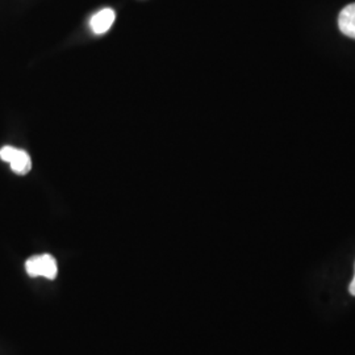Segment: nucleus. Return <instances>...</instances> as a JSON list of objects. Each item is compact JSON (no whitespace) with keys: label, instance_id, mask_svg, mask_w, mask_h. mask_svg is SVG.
Instances as JSON below:
<instances>
[{"label":"nucleus","instance_id":"nucleus-5","mask_svg":"<svg viewBox=\"0 0 355 355\" xmlns=\"http://www.w3.org/2000/svg\"><path fill=\"white\" fill-rule=\"evenodd\" d=\"M349 292H350V295L355 296V272L354 279L352 280V283H350V286H349Z\"/></svg>","mask_w":355,"mask_h":355},{"label":"nucleus","instance_id":"nucleus-1","mask_svg":"<svg viewBox=\"0 0 355 355\" xmlns=\"http://www.w3.org/2000/svg\"><path fill=\"white\" fill-rule=\"evenodd\" d=\"M26 268L28 275L31 278L45 277L48 279H55L58 274L57 261L51 254H41L31 257L26 262Z\"/></svg>","mask_w":355,"mask_h":355},{"label":"nucleus","instance_id":"nucleus-4","mask_svg":"<svg viewBox=\"0 0 355 355\" xmlns=\"http://www.w3.org/2000/svg\"><path fill=\"white\" fill-rule=\"evenodd\" d=\"M340 31L347 37L355 38V3L343 8L338 16Z\"/></svg>","mask_w":355,"mask_h":355},{"label":"nucleus","instance_id":"nucleus-2","mask_svg":"<svg viewBox=\"0 0 355 355\" xmlns=\"http://www.w3.org/2000/svg\"><path fill=\"white\" fill-rule=\"evenodd\" d=\"M0 159L8 162L11 170L19 175H26L32 168V159L26 150L13 146H4L0 149Z\"/></svg>","mask_w":355,"mask_h":355},{"label":"nucleus","instance_id":"nucleus-3","mask_svg":"<svg viewBox=\"0 0 355 355\" xmlns=\"http://www.w3.org/2000/svg\"><path fill=\"white\" fill-rule=\"evenodd\" d=\"M114 21V11L111 8L102 10L101 12L95 13L89 21L91 29L96 35H103L111 29Z\"/></svg>","mask_w":355,"mask_h":355}]
</instances>
